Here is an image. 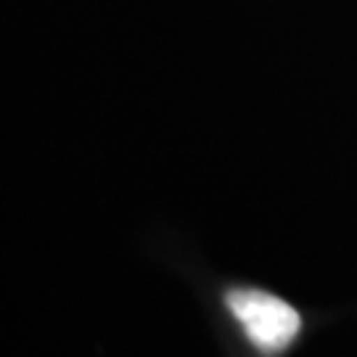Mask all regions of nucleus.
I'll use <instances>...</instances> for the list:
<instances>
[{
    "mask_svg": "<svg viewBox=\"0 0 357 357\" xmlns=\"http://www.w3.org/2000/svg\"><path fill=\"white\" fill-rule=\"evenodd\" d=\"M222 310L243 344L259 357H286L305 336V312L265 289L233 286L222 294Z\"/></svg>",
    "mask_w": 357,
    "mask_h": 357,
    "instance_id": "nucleus-1",
    "label": "nucleus"
}]
</instances>
